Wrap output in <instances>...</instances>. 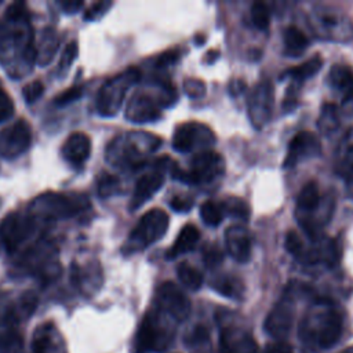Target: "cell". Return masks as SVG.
Wrapping results in <instances>:
<instances>
[{
	"label": "cell",
	"instance_id": "9",
	"mask_svg": "<svg viewBox=\"0 0 353 353\" xmlns=\"http://www.w3.org/2000/svg\"><path fill=\"white\" fill-rule=\"evenodd\" d=\"M156 298L160 310L176 321H183L190 313V301L182 290L171 281H165L159 287Z\"/></svg>",
	"mask_w": 353,
	"mask_h": 353
},
{
	"label": "cell",
	"instance_id": "19",
	"mask_svg": "<svg viewBox=\"0 0 353 353\" xmlns=\"http://www.w3.org/2000/svg\"><path fill=\"white\" fill-rule=\"evenodd\" d=\"M90 138L83 132L70 134L62 148V154L65 160H68L73 165H81L90 157Z\"/></svg>",
	"mask_w": 353,
	"mask_h": 353
},
{
	"label": "cell",
	"instance_id": "22",
	"mask_svg": "<svg viewBox=\"0 0 353 353\" xmlns=\"http://www.w3.org/2000/svg\"><path fill=\"white\" fill-rule=\"evenodd\" d=\"M283 41H284V52L291 57H298L309 46L307 36L296 26H288L284 30Z\"/></svg>",
	"mask_w": 353,
	"mask_h": 353
},
{
	"label": "cell",
	"instance_id": "6",
	"mask_svg": "<svg viewBox=\"0 0 353 353\" xmlns=\"http://www.w3.org/2000/svg\"><path fill=\"white\" fill-rule=\"evenodd\" d=\"M139 79V72L137 69H128L124 73L109 80L101 91L99 95V109L103 114H114L120 108L128 87L137 83Z\"/></svg>",
	"mask_w": 353,
	"mask_h": 353
},
{
	"label": "cell",
	"instance_id": "21",
	"mask_svg": "<svg viewBox=\"0 0 353 353\" xmlns=\"http://www.w3.org/2000/svg\"><path fill=\"white\" fill-rule=\"evenodd\" d=\"M331 85L343 94V101L353 97V70L346 65H334L330 70Z\"/></svg>",
	"mask_w": 353,
	"mask_h": 353
},
{
	"label": "cell",
	"instance_id": "10",
	"mask_svg": "<svg viewBox=\"0 0 353 353\" xmlns=\"http://www.w3.org/2000/svg\"><path fill=\"white\" fill-rule=\"evenodd\" d=\"M294 320V301L292 294H285L273 306L265 320V330L274 338H284L288 335Z\"/></svg>",
	"mask_w": 353,
	"mask_h": 353
},
{
	"label": "cell",
	"instance_id": "26",
	"mask_svg": "<svg viewBox=\"0 0 353 353\" xmlns=\"http://www.w3.org/2000/svg\"><path fill=\"white\" fill-rule=\"evenodd\" d=\"M323 66V58L319 55H314L312 58H309L307 61H305L303 63L292 68L288 70V74L299 81H303L306 79H310L312 76H314L316 73H319V70Z\"/></svg>",
	"mask_w": 353,
	"mask_h": 353
},
{
	"label": "cell",
	"instance_id": "44",
	"mask_svg": "<svg viewBox=\"0 0 353 353\" xmlns=\"http://www.w3.org/2000/svg\"><path fill=\"white\" fill-rule=\"evenodd\" d=\"M263 353H294V350H292V347H291L287 342L279 341V342L270 343V345L263 350Z\"/></svg>",
	"mask_w": 353,
	"mask_h": 353
},
{
	"label": "cell",
	"instance_id": "43",
	"mask_svg": "<svg viewBox=\"0 0 353 353\" xmlns=\"http://www.w3.org/2000/svg\"><path fill=\"white\" fill-rule=\"evenodd\" d=\"M76 54H77V46L74 41L69 43L62 54V58H61V62H59V68H68L73 59L76 58Z\"/></svg>",
	"mask_w": 353,
	"mask_h": 353
},
{
	"label": "cell",
	"instance_id": "38",
	"mask_svg": "<svg viewBox=\"0 0 353 353\" xmlns=\"http://www.w3.org/2000/svg\"><path fill=\"white\" fill-rule=\"evenodd\" d=\"M185 92L190 98H199L205 92V85L203 81L197 79H188L185 81Z\"/></svg>",
	"mask_w": 353,
	"mask_h": 353
},
{
	"label": "cell",
	"instance_id": "39",
	"mask_svg": "<svg viewBox=\"0 0 353 353\" xmlns=\"http://www.w3.org/2000/svg\"><path fill=\"white\" fill-rule=\"evenodd\" d=\"M43 91H44V87L40 81H32L28 85H25L23 97H25L26 102L30 103V102H34L37 98H40Z\"/></svg>",
	"mask_w": 353,
	"mask_h": 353
},
{
	"label": "cell",
	"instance_id": "20",
	"mask_svg": "<svg viewBox=\"0 0 353 353\" xmlns=\"http://www.w3.org/2000/svg\"><path fill=\"white\" fill-rule=\"evenodd\" d=\"M200 240V232L199 229L194 226V225H185L179 234L176 236L172 247L168 250L167 252V258L168 259H172V258H176L190 250H193L196 247V244L199 243Z\"/></svg>",
	"mask_w": 353,
	"mask_h": 353
},
{
	"label": "cell",
	"instance_id": "35",
	"mask_svg": "<svg viewBox=\"0 0 353 353\" xmlns=\"http://www.w3.org/2000/svg\"><path fill=\"white\" fill-rule=\"evenodd\" d=\"M222 259H223V254L216 245H207L203 250V262L208 268H214V266L219 265L222 262Z\"/></svg>",
	"mask_w": 353,
	"mask_h": 353
},
{
	"label": "cell",
	"instance_id": "45",
	"mask_svg": "<svg viewBox=\"0 0 353 353\" xmlns=\"http://www.w3.org/2000/svg\"><path fill=\"white\" fill-rule=\"evenodd\" d=\"M244 90H245V84H244L241 80H234V81H232L230 85H229V91H230L233 95H239V94H241Z\"/></svg>",
	"mask_w": 353,
	"mask_h": 353
},
{
	"label": "cell",
	"instance_id": "28",
	"mask_svg": "<svg viewBox=\"0 0 353 353\" xmlns=\"http://www.w3.org/2000/svg\"><path fill=\"white\" fill-rule=\"evenodd\" d=\"M200 216L205 225L215 228L222 222L223 212L218 203L208 200L200 205Z\"/></svg>",
	"mask_w": 353,
	"mask_h": 353
},
{
	"label": "cell",
	"instance_id": "33",
	"mask_svg": "<svg viewBox=\"0 0 353 353\" xmlns=\"http://www.w3.org/2000/svg\"><path fill=\"white\" fill-rule=\"evenodd\" d=\"M319 125H320L321 131H325V132L332 131L338 125V119H336L335 108L332 105H325L324 112H323V117H321Z\"/></svg>",
	"mask_w": 353,
	"mask_h": 353
},
{
	"label": "cell",
	"instance_id": "23",
	"mask_svg": "<svg viewBox=\"0 0 353 353\" xmlns=\"http://www.w3.org/2000/svg\"><path fill=\"white\" fill-rule=\"evenodd\" d=\"M211 287L221 295L233 298V299L240 298L244 291V284L241 283V280L239 277H234L230 274H221V276L215 277L211 281Z\"/></svg>",
	"mask_w": 353,
	"mask_h": 353
},
{
	"label": "cell",
	"instance_id": "41",
	"mask_svg": "<svg viewBox=\"0 0 353 353\" xmlns=\"http://www.w3.org/2000/svg\"><path fill=\"white\" fill-rule=\"evenodd\" d=\"M171 208L176 212H188L193 207V200L190 197H182V196H175L171 203Z\"/></svg>",
	"mask_w": 353,
	"mask_h": 353
},
{
	"label": "cell",
	"instance_id": "11",
	"mask_svg": "<svg viewBox=\"0 0 353 353\" xmlns=\"http://www.w3.org/2000/svg\"><path fill=\"white\" fill-rule=\"evenodd\" d=\"M170 342L168 334L160 327V321L153 312H148L143 317L138 336H137V349L139 353L148 350H161Z\"/></svg>",
	"mask_w": 353,
	"mask_h": 353
},
{
	"label": "cell",
	"instance_id": "24",
	"mask_svg": "<svg viewBox=\"0 0 353 353\" xmlns=\"http://www.w3.org/2000/svg\"><path fill=\"white\" fill-rule=\"evenodd\" d=\"M33 353H65L59 342L54 338V331L50 327H44L33 342Z\"/></svg>",
	"mask_w": 353,
	"mask_h": 353
},
{
	"label": "cell",
	"instance_id": "34",
	"mask_svg": "<svg viewBox=\"0 0 353 353\" xmlns=\"http://www.w3.org/2000/svg\"><path fill=\"white\" fill-rule=\"evenodd\" d=\"M14 113V102L0 84V123L8 120Z\"/></svg>",
	"mask_w": 353,
	"mask_h": 353
},
{
	"label": "cell",
	"instance_id": "30",
	"mask_svg": "<svg viewBox=\"0 0 353 353\" xmlns=\"http://www.w3.org/2000/svg\"><path fill=\"white\" fill-rule=\"evenodd\" d=\"M36 305H37V298H36V295L32 294V292H26V294L21 298V301H19V303H18V307L14 309V310H11V312H10L11 316H8V317H11V320H19V319H21V314H22V316H29L32 312H34Z\"/></svg>",
	"mask_w": 353,
	"mask_h": 353
},
{
	"label": "cell",
	"instance_id": "16",
	"mask_svg": "<svg viewBox=\"0 0 353 353\" xmlns=\"http://www.w3.org/2000/svg\"><path fill=\"white\" fill-rule=\"evenodd\" d=\"M161 103L156 101L152 95L137 94L132 97L127 106V119L134 123H148L157 120L160 113Z\"/></svg>",
	"mask_w": 353,
	"mask_h": 353
},
{
	"label": "cell",
	"instance_id": "36",
	"mask_svg": "<svg viewBox=\"0 0 353 353\" xmlns=\"http://www.w3.org/2000/svg\"><path fill=\"white\" fill-rule=\"evenodd\" d=\"M119 185H120V182H119V179L116 176H113V175H103L101 178L98 192H99L101 196L106 197L109 194L116 193L117 189H119Z\"/></svg>",
	"mask_w": 353,
	"mask_h": 353
},
{
	"label": "cell",
	"instance_id": "7",
	"mask_svg": "<svg viewBox=\"0 0 353 353\" xmlns=\"http://www.w3.org/2000/svg\"><path fill=\"white\" fill-rule=\"evenodd\" d=\"M161 143V139L149 134H131L124 137L119 142L117 157L121 163L131 167H138L143 163V156L156 150Z\"/></svg>",
	"mask_w": 353,
	"mask_h": 353
},
{
	"label": "cell",
	"instance_id": "32",
	"mask_svg": "<svg viewBox=\"0 0 353 353\" xmlns=\"http://www.w3.org/2000/svg\"><path fill=\"white\" fill-rule=\"evenodd\" d=\"M284 247H285V250H287L292 256H295V258L298 259L299 255H301V252L303 251L305 241L302 240V237H301L295 230H290V232L285 234Z\"/></svg>",
	"mask_w": 353,
	"mask_h": 353
},
{
	"label": "cell",
	"instance_id": "5",
	"mask_svg": "<svg viewBox=\"0 0 353 353\" xmlns=\"http://www.w3.org/2000/svg\"><path fill=\"white\" fill-rule=\"evenodd\" d=\"M214 142V132L207 125L197 121L178 125L172 137V146L179 153H199L203 150H210Z\"/></svg>",
	"mask_w": 353,
	"mask_h": 353
},
{
	"label": "cell",
	"instance_id": "17",
	"mask_svg": "<svg viewBox=\"0 0 353 353\" xmlns=\"http://www.w3.org/2000/svg\"><path fill=\"white\" fill-rule=\"evenodd\" d=\"M164 172L161 168L156 167L152 172L145 174L139 178V181L135 185V190L131 200V210L139 208L142 204H145L153 194H156L163 183H164Z\"/></svg>",
	"mask_w": 353,
	"mask_h": 353
},
{
	"label": "cell",
	"instance_id": "42",
	"mask_svg": "<svg viewBox=\"0 0 353 353\" xmlns=\"http://www.w3.org/2000/svg\"><path fill=\"white\" fill-rule=\"evenodd\" d=\"M342 156L353 168V130L345 137L342 142Z\"/></svg>",
	"mask_w": 353,
	"mask_h": 353
},
{
	"label": "cell",
	"instance_id": "31",
	"mask_svg": "<svg viewBox=\"0 0 353 353\" xmlns=\"http://www.w3.org/2000/svg\"><path fill=\"white\" fill-rule=\"evenodd\" d=\"M22 347V338L18 332L8 331L0 334V353H19Z\"/></svg>",
	"mask_w": 353,
	"mask_h": 353
},
{
	"label": "cell",
	"instance_id": "37",
	"mask_svg": "<svg viewBox=\"0 0 353 353\" xmlns=\"http://www.w3.org/2000/svg\"><path fill=\"white\" fill-rule=\"evenodd\" d=\"M83 94V88L81 87H72L63 92H61L57 98H55V103L57 105H66V103H70L76 99H79Z\"/></svg>",
	"mask_w": 353,
	"mask_h": 353
},
{
	"label": "cell",
	"instance_id": "14",
	"mask_svg": "<svg viewBox=\"0 0 353 353\" xmlns=\"http://www.w3.org/2000/svg\"><path fill=\"white\" fill-rule=\"evenodd\" d=\"M221 353H259L251 334L239 327H225L219 336Z\"/></svg>",
	"mask_w": 353,
	"mask_h": 353
},
{
	"label": "cell",
	"instance_id": "18",
	"mask_svg": "<svg viewBox=\"0 0 353 353\" xmlns=\"http://www.w3.org/2000/svg\"><path fill=\"white\" fill-rule=\"evenodd\" d=\"M30 233H32V221L17 214L8 216L0 228L1 239L7 244L8 250H14Z\"/></svg>",
	"mask_w": 353,
	"mask_h": 353
},
{
	"label": "cell",
	"instance_id": "27",
	"mask_svg": "<svg viewBox=\"0 0 353 353\" xmlns=\"http://www.w3.org/2000/svg\"><path fill=\"white\" fill-rule=\"evenodd\" d=\"M219 205H221L223 214H226L234 219L247 221L250 218V207L240 197H228Z\"/></svg>",
	"mask_w": 353,
	"mask_h": 353
},
{
	"label": "cell",
	"instance_id": "2",
	"mask_svg": "<svg viewBox=\"0 0 353 353\" xmlns=\"http://www.w3.org/2000/svg\"><path fill=\"white\" fill-rule=\"evenodd\" d=\"M168 223L170 218L165 211L160 208H153L148 211L131 232L127 245L131 251L146 248L165 234Z\"/></svg>",
	"mask_w": 353,
	"mask_h": 353
},
{
	"label": "cell",
	"instance_id": "46",
	"mask_svg": "<svg viewBox=\"0 0 353 353\" xmlns=\"http://www.w3.org/2000/svg\"><path fill=\"white\" fill-rule=\"evenodd\" d=\"M341 353H353V347H349V349H346V350H343Z\"/></svg>",
	"mask_w": 353,
	"mask_h": 353
},
{
	"label": "cell",
	"instance_id": "15",
	"mask_svg": "<svg viewBox=\"0 0 353 353\" xmlns=\"http://www.w3.org/2000/svg\"><path fill=\"white\" fill-rule=\"evenodd\" d=\"M228 254L237 262H247L251 258L252 240L250 232L241 225H232L225 232Z\"/></svg>",
	"mask_w": 353,
	"mask_h": 353
},
{
	"label": "cell",
	"instance_id": "12",
	"mask_svg": "<svg viewBox=\"0 0 353 353\" xmlns=\"http://www.w3.org/2000/svg\"><path fill=\"white\" fill-rule=\"evenodd\" d=\"M30 127L25 120H18L0 132V154L15 157L23 153L30 145Z\"/></svg>",
	"mask_w": 353,
	"mask_h": 353
},
{
	"label": "cell",
	"instance_id": "25",
	"mask_svg": "<svg viewBox=\"0 0 353 353\" xmlns=\"http://www.w3.org/2000/svg\"><path fill=\"white\" fill-rule=\"evenodd\" d=\"M176 276L179 281L189 290H199L203 284V274L188 262H182L176 268Z\"/></svg>",
	"mask_w": 353,
	"mask_h": 353
},
{
	"label": "cell",
	"instance_id": "29",
	"mask_svg": "<svg viewBox=\"0 0 353 353\" xmlns=\"http://www.w3.org/2000/svg\"><path fill=\"white\" fill-rule=\"evenodd\" d=\"M251 21L258 29H268L270 25V11L265 3L256 1L251 7Z\"/></svg>",
	"mask_w": 353,
	"mask_h": 353
},
{
	"label": "cell",
	"instance_id": "4",
	"mask_svg": "<svg viewBox=\"0 0 353 353\" xmlns=\"http://www.w3.org/2000/svg\"><path fill=\"white\" fill-rule=\"evenodd\" d=\"M309 25L323 39L347 40L352 34V23L336 10L314 8L309 14Z\"/></svg>",
	"mask_w": 353,
	"mask_h": 353
},
{
	"label": "cell",
	"instance_id": "40",
	"mask_svg": "<svg viewBox=\"0 0 353 353\" xmlns=\"http://www.w3.org/2000/svg\"><path fill=\"white\" fill-rule=\"evenodd\" d=\"M181 57V51L178 48L175 50H168L165 52H163L159 58H157V62H156V66L157 68H165V66H170L172 63H175Z\"/></svg>",
	"mask_w": 353,
	"mask_h": 353
},
{
	"label": "cell",
	"instance_id": "1",
	"mask_svg": "<svg viewBox=\"0 0 353 353\" xmlns=\"http://www.w3.org/2000/svg\"><path fill=\"white\" fill-rule=\"evenodd\" d=\"M343 328L342 314L327 299H316L299 324V339L312 350L330 349L341 338Z\"/></svg>",
	"mask_w": 353,
	"mask_h": 353
},
{
	"label": "cell",
	"instance_id": "8",
	"mask_svg": "<svg viewBox=\"0 0 353 353\" xmlns=\"http://www.w3.org/2000/svg\"><path fill=\"white\" fill-rule=\"evenodd\" d=\"M274 102L273 85L269 80L259 81L248 99V117L255 128H262L272 116Z\"/></svg>",
	"mask_w": 353,
	"mask_h": 353
},
{
	"label": "cell",
	"instance_id": "3",
	"mask_svg": "<svg viewBox=\"0 0 353 353\" xmlns=\"http://www.w3.org/2000/svg\"><path fill=\"white\" fill-rule=\"evenodd\" d=\"M225 172L223 157L214 150H203L190 160L189 171H175L174 176L188 183H208Z\"/></svg>",
	"mask_w": 353,
	"mask_h": 353
},
{
	"label": "cell",
	"instance_id": "13",
	"mask_svg": "<svg viewBox=\"0 0 353 353\" xmlns=\"http://www.w3.org/2000/svg\"><path fill=\"white\" fill-rule=\"evenodd\" d=\"M320 150L321 148L317 137L310 131H301L291 139L283 164L287 168L295 167L302 160L319 156Z\"/></svg>",
	"mask_w": 353,
	"mask_h": 353
}]
</instances>
